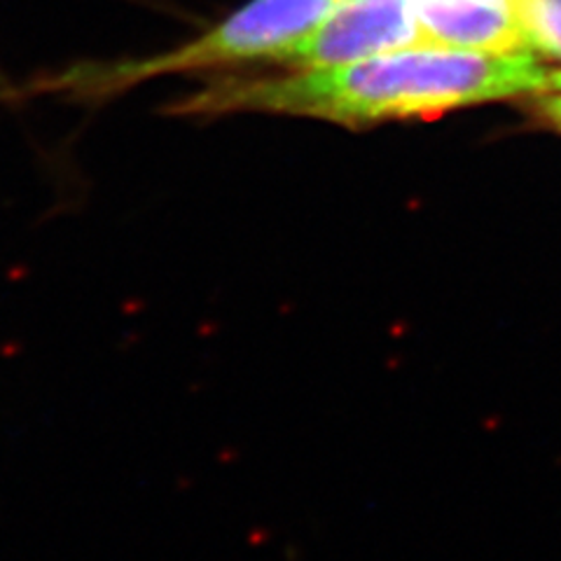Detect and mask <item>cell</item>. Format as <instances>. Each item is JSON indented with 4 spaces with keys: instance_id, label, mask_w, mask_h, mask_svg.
I'll use <instances>...</instances> for the list:
<instances>
[{
    "instance_id": "obj_4",
    "label": "cell",
    "mask_w": 561,
    "mask_h": 561,
    "mask_svg": "<svg viewBox=\"0 0 561 561\" xmlns=\"http://www.w3.org/2000/svg\"><path fill=\"white\" fill-rule=\"evenodd\" d=\"M412 8L431 47L491 55L531 51L517 0H412Z\"/></svg>"
},
{
    "instance_id": "obj_1",
    "label": "cell",
    "mask_w": 561,
    "mask_h": 561,
    "mask_svg": "<svg viewBox=\"0 0 561 561\" xmlns=\"http://www.w3.org/2000/svg\"><path fill=\"white\" fill-rule=\"evenodd\" d=\"M552 70L531 51L491 55L451 47H412L348 64L295 68L284 76L210 80L169 105L171 115L274 113L328 119L351 129L391 119L443 115L466 105L534 96Z\"/></svg>"
},
{
    "instance_id": "obj_6",
    "label": "cell",
    "mask_w": 561,
    "mask_h": 561,
    "mask_svg": "<svg viewBox=\"0 0 561 561\" xmlns=\"http://www.w3.org/2000/svg\"><path fill=\"white\" fill-rule=\"evenodd\" d=\"M534 99V111L561 131V70H552L546 90H540Z\"/></svg>"
},
{
    "instance_id": "obj_2",
    "label": "cell",
    "mask_w": 561,
    "mask_h": 561,
    "mask_svg": "<svg viewBox=\"0 0 561 561\" xmlns=\"http://www.w3.org/2000/svg\"><path fill=\"white\" fill-rule=\"evenodd\" d=\"M340 0H251L202 38L148 59L80 61L33 84L35 92L99 103L162 76L280 61L335 10Z\"/></svg>"
},
{
    "instance_id": "obj_5",
    "label": "cell",
    "mask_w": 561,
    "mask_h": 561,
    "mask_svg": "<svg viewBox=\"0 0 561 561\" xmlns=\"http://www.w3.org/2000/svg\"><path fill=\"white\" fill-rule=\"evenodd\" d=\"M526 41L536 57L561 59V0H517Z\"/></svg>"
},
{
    "instance_id": "obj_3",
    "label": "cell",
    "mask_w": 561,
    "mask_h": 561,
    "mask_svg": "<svg viewBox=\"0 0 561 561\" xmlns=\"http://www.w3.org/2000/svg\"><path fill=\"white\" fill-rule=\"evenodd\" d=\"M412 47H431L416 22L412 0H340L278 64L321 68Z\"/></svg>"
}]
</instances>
